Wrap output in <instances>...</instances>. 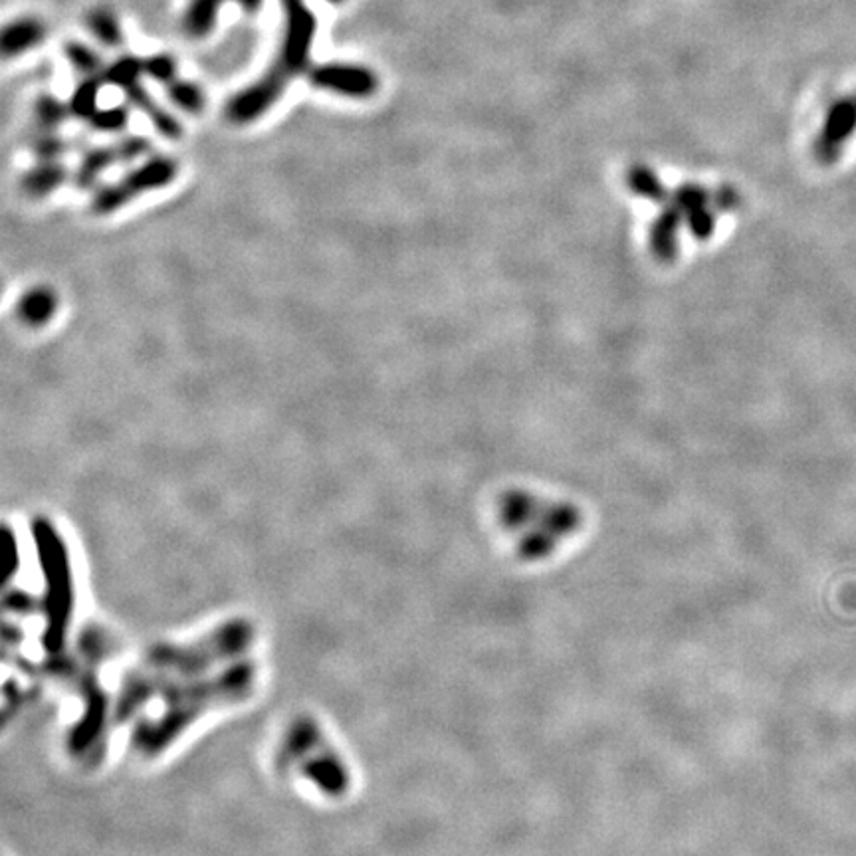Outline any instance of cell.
Listing matches in <instances>:
<instances>
[{"mask_svg": "<svg viewBox=\"0 0 856 856\" xmlns=\"http://www.w3.org/2000/svg\"><path fill=\"white\" fill-rule=\"evenodd\" d=\"M88 28L105 47L117 48L124 44L122 24L114 12L107 9H93L88 14Z\"/></svg>", "mask_w": 856, "mask_h": 856, "instance_id": "obj_18", "label": "cell"}, {"mask_svg": "<svg viewBox=\"0 0 856 856\" xmlns=\"http://www.w3.org/2000/svg\"><path fill=\"white\" fill-rule=\"evenodd\" d=\"M227 0H191L183 16L184 35L201 40L213 33L217 24L218 9Z\"/></svg>", "mask_w": 856, "mask_h": 856, "instance_id": "obj_14", "label": "cell"}, {"mask_svg": "<svg viewBox=\"0 0 856 856\" xmlns=\"http://www.w3.org/2000/svg\"><path fill=\"white\" fill-rule=\"evenodd\" d=\"M292 78V74H288L278 64H272L258 80L230 98L225 107L227 119L234 126H248L260 119L282 98Z\"/></svg>", "mask_w": 856, "mask_h": 856, "instance_id": "obj_7", "label": "cell"}, {"mask_svg": "<svg viewBox=\"0 0 856 856\" xmlns=\"http://www.w3.org/2000/svg\"><path fill=\"white\" fill-rule=\"evenodd\" d=\"M284 759L299 765L304 776L330 795L342 793L347 788V769L342 757L330 750V743L308 719H299L288 731Z\"/></svg>", "mask_w": 856, "mask_h": 856, "instance_id": "obj_4", "label": "cell"}, {"mask_svg": "<svg viewBox=\"0 0 856 856\" xmlns=\"http://www.w3.org/2000/svg\"><path fill=\"white\" fill-rule=\"evenodd\" d=\"M103 86L102 78H84L78 84V88L69 98V112L72 117H78L84 122H90L92 115L98 112V93Z\"/></svg>", "mask_w": 856, "mask_h": 856, "instance_id": "obj_19", "label": "cell"}, {"mask_svg": "<svg viewBox=\"0 0 856 856\" xmlns=\"http://www.w3.org/2000/svg\"><path fill=\"white\" fill-rule=\"evenodd\" d=\"M177 175H179L177 159H173L169 155L151 157L124 177H119L114 183L98 189L90 201V213L95 217H110L129 203H133L141 194L169 187L177 179Z\"/></svg>", "mask_w": 856, "mask_h": 856, "instance_id": "obj_5", "label": "cell"}, {"mask_svg": "<svg viewBox=\"0 0 856 856\" xmlns=\"http://www.w3.org/2000/svg\"><path fill=\"white\" fill-rule=\"evenodd\" d=\"M129 117H131V112L127 105H115V107H107V110H98L92 115V119L88 122V126L95 131H102V133H115V131L126 129Z\"/></svg>", "mask_w": 856, "mask_h": 856, "instance_id": "obj_23", "label": "cell"}, {"mask_svg": "<svg viewBox=\"0 0 856 856\" xmlns=\"http://www.w3.org/2000/svg\"><path fill=\"white\" fill-rule=\"evenodd\" d=\"M58 299L52 290L48 288H35L30 292H26L21 297L18 304V316L21 320L26 321L28 325H42L47 323L52 314L56 311Z\"/></svg>", "mask_w": 856, "mask_h": 856, "instance_id": "obj_15", "label": "cell"}, {"mask_svg": "<svg viewBox=\"0 0 856 856\" xmlns=\"http://www.w3.org/2000/svg\"><path fill=\"white\" fill-rule=\"evenodd\" d=\"M328 2H332V4H340L343 0H328Z\"/></svg>", "mask_w": 856, "mask_h": 856, "instance_id": "obj_26", "label": "cell"}, {"mask_svg": "<svg viewBox=\"0 0 856 856\" xmlns=\"http://www.w3.org/2000/svg\"><path fill=\"white\" fill-rule=\"evenodd\" d=\"M252 640L254 628L251 623L237 618L201 639L153 649L139 666L127 674L117 694L115 718L119 721L133 718L161 692H171L175 686L184 685L187 678H196L218 663L237 659L246 652Z\"/></svg>", "mask_w": 856, "mask_h": 856, "instance_id": "obj_1", "label": "cell"}, {"mask_svg": "<svg viewBox=\"0 0 856 856\" xmlns=\"http://www.w3.org/2000/svg\"><path fill=\"white\" fill-rule=\"evenodd\" d=\"M143 74V58L122 56L115 60L112 66H105L103 84H112L119 90H126L129 84L141 80Z\"/></svg>", "mask_w": 856, "mask_h": 856, "instance_id": "obj_21", "label": "cell"}, {"mask_svg": "<svg viewBox=\"0 0 856 856\" xmlns=\"http://www.w3.org/2000/svg\"><path fill=\"white\" fill-rule=\"evenodd\" d=\"M165 92L181 112L191 115H201L205 110L206 100L203 90L191 80L177 78L165 86Z\"/></svg>", "mask_w": 856, "mask_h": 856, "instance_id": "obj_17", "label": "cell"}, {"mask_svg": "<svg viewBox=\"0 0 856 856\" xmlns=\"http://www.w3.org/2000/svg\"><path fill=\"white\" fill-rule=\"evenodd\" d=\"M498 520L503 532L512 537L520 560L529 563L553 558L583 525L577 506L518 490L503 494Z\"/></svg>", "mask_w": 856, "mask_h": 856, "instance_id": "obj_3", "label": "cell"}, {"mask_svg": "<svg viewBox=\"0 0 856 856\" xmlns=\"http://www.w3.org/2000/svg\"><path fill=\"white\" fill-rule=\"evenodd\" d=\"M149 151H151V141L148 138H141V136H131V138L110 143V145L92 149L90 153L84 155L78 169L74 173V184L78 189H90L103 173L110 171L112 167H117V165L139 159Z\"/></svg>", "mask_w": 856, "mask_h": 856, "instance_id": "obj_9", "label": "cell"}, {"mask_svg": "<svg viewBox=\"0 0 856 856\" xmlns=\"http://www.w3.org/2000/svg\"><path fill=\"white\" fill-rule=\"evenodd\" d=\"M285 12L284 38L274 64L288 74L297 76L308 68L311 47L318 33V21L306 4H299Z\"/></svg>", "mask_w": 856, "mask_h": 856, "instance_id": "obj_8", "label": "cell"}, {"mask_svg": "<svg viewBox=\"0 0 856 856\" xmlns=\"http://www.w3.org/2000/svg\"><path fill=\"white\" fill-rule=\"evenodd\" d=\"M68 169L64 163L56 161H40L36 167L26 175L21 181L24 193L33 199H44L50 193H54L60 184L68 179Z\"/></svg>", "mask_w": 856, "mask_h": 856, "instance_id": "obj_13", "label": "cell"}, {"mask_svg": "<svg viewBox=\"0 0 856 856\" xmlns=\"http://www.w3.org/2000/svg\"><path fill=\"white\" fill-rule=\"evenodd\" d=\"M124 93H126L127 102L131 103L133 107H138L141 114L148 115L149 122L153 124V127L159 131L163 138L179 139L183 136L181 122L175 115L169 114L163 105L155 102L153 95L141 86V81L129 84Z\"/></svg>", "mask_w": 856, "mask_h": 856, "instance_id": "obj_11", "label": "cell"}, {"mask_svg": "<svg viewBox=\"0 0 856 856\" xmlns=\"http://www.w3.org/2000/svg\"><path fill=\"white\" fill-rule=\"evenodd\" d=\"M72 117L68 103L60 102L54 95H42L35 103V127L38 136L56 133L62 124Z\"/></svg>", "mask_w": 856, "mask_h": 856, "instance_id": "obj_16", "label": "cell"}, {"mask_svg": "<svg viewBox=\"0 0 856 856\" xmlns=\"http://www.w3.org/2000/svg\"><path fill=\"white\" fill-rule=\"evenodd\" d=\"M76 148H78V139L62 138L58 133H44L33 141V151L38 161L60 159L62 155Z\"/></svg>", "mask_w": 856, "mask_h": 856, "instance_id": "obj_22", "label": "cell"}, {"mask_svg": "<svg viewBox=\"0 0 856 856\" xmlns=\"http://www.w3.org/2000/svg\"><path fill=\"white\" fill-rule=\"evenodd\" d=\"M47 38V26L42 21L26 16L4 26L2 30V54L4 58L21 56L38 47Z\"/></svg>", "mask_w": 856, "mask_h": 856, "instance_id": "obj_12", "label": "cell"}, {"mask_svg": "<svg viewBox=\"0 0 856 856\" xmlns=\"http://www.w3.org/2000/svg\"><path fill=\"white\" fill-rule=\"evenodd\" d=\"M33 532H35L40 563L47 575V585H50V593H52V603H48L52 611L50 625L62 628L68 625L69 609H72V570H69L68 549L58 534L56 527L44 518L35 520Z\"/></svg>", "mask_w": 856, "mask_h": 856, "instance_id": "obj_6", "label": "cell"}, {"mask_svg": "<svg viewBox=\"0 0 856 856\" xmlns=\"http://www.w3.org/2000/svg\"><path fill=\"white\" fill-rule=\"evenodd\" d=\"M237 4H240V9L244 12H248V14H256V12L263 9L264 0H234Z\"/></svg>", "mask_w": 856, "mask_h": 856, "instance_id": "obj_25", "label": "cell"}, {"mask_svg": "<svg viewBox=\"0 0 856 856\" xmlns=\"http://www.w3.org/2000/svg\"><path fill=\"white\" fill-rule=\"evenodd\" d=\"M64 54L68 58L72 68L80 74L81 78H102L105 66L102 58L93 52L92 48L80 42H68L64 47Z\"/></svg>", "mask_w": 856, "mask_h": 856, "instance_id": "obj_20", "label": "cell"}, {"mask_svg": "<svg viewBox=\"0 0 856 856\" xmlns=\"http://www.w3.org/2000/svg\"><path fill=\"white\" fill-rule=\"evenodd\" d=\"M254 686L256 668L248 663L230 664L225 673L215 674L208 680L175 686L159 716L139 724L133 748L145 757L163 754L206 712L239 704L251 697Z\"/></svg>", "mask_w": 856, "mask_h": 856, "instance_id": "obj_2", "label": "cell"}, {"mask_svg": "<svg viewBox=\"0 0 856 856\" xmlns=\"http://www.w3.org/2000/svg\"><path fill=\"white\" fill-rule=\"evenodd\" d=\"M143 74L151 80L167 86L179 78L177 60L169 54H153V56L143 58Z\"/></svg>", "mask_w": 856, "mask_h": 856, "instance_id": "obj_24", "label": "cell"}, {"mask_svg": "<svg viewBox=\"0 0 856 856\" xmlns=\"http://www.w3.org/2000/svg\"><path fill=\"white\" fill-rule=\"evenodd\" d=\"M309 81L325 92L342 93L347 98H371L378 92V76L369 68L354 64H318L309 69Z\"/></svg>", "mask_w": 856, "mask_h": 856, "instance_id": "obj_10", "label": "cell"}]
</instances>
